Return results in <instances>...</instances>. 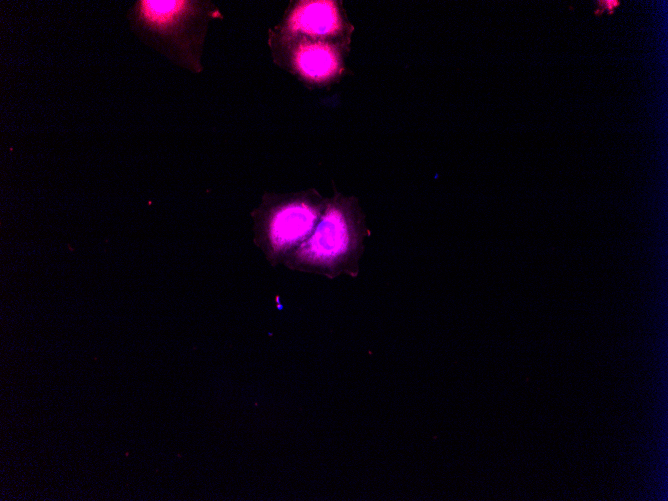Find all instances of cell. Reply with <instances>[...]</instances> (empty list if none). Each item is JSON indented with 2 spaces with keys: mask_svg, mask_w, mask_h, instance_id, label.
Segmentation results:
<instances>
[{
  "mask_svg": "<svg viewBox=\"0 0 668 501\" xmlns=\"http://www.w3.org/2000/svg\"><path fill=\"white\" fill-rule=\"evenodd\" d=\"M368 235L365 214L358 199L335 192L326 198L311 235L283 265L293 271L330 279L342 274L357 277Z\"/></svg>",
  "mask_w": 668,
  "mask_h": 501,
  "instance_id": "6da1fadb",
  "label": "cell"
},
{
  "mask_svg": "<svg viewBox=\"0 0 668 501\" xmlns=\"http://www.w3.org/2000/svg\"><path fill=\"white\" fill-rule=\"evenodd\" d=\"M326 204L316 189L265 192L251 211L253 242L272 267L284 263L312 233Z\"/></svg>",
  "mask_w": 668,
  "mask_h": 501,
  "instance_id": "7a4b0ae2",
  "label": "cell"
},
{
  "mask_svg": "<svg viewBox=\"0 0 668 501\" xmlns=\"http://www.w3.org/2000/svg\"><path fill=\"white\" fill-rule=\"evenodd\" d=\"M214 7L199 1H138L135 26L166 55L194 71L200 69V52Z\"/></svg>",
  "mask_w": 668,
  "mask_h": 501,
  "instance_id": "3957f363",
  "label": "cell"
},
{
  "mask_svg": "<svg viewBox=\"0 0 668 501\" xmlns=\"http://www.w3.org/2000/svg\"><path fill=\"white\" fill-rule=\"evenodd\" d=\"M274 62L309 87H326L344 74L350 44L286 37L269 31Z\"/></svg>",
  "mask_w": 668,
  "mask_h": 501,
  "instance_id": "277c9868",
  "label": "cell"
},
{
  "mask_svg": "<svg viewBox=\"0 0 668 501\" xmlns=\"http://www.w3.org/2000/svg\"><path fill=\"white\" fill-rule=\"evenodd\" d=\"M353 30L340 1L299 0L290 2L280 23L269 31L280 36L351 45Z\"/></svg>",
  "mask_w": 668,
  "mask_h": 501,
  "instance_id": "5b68a950",
  "label": "cell"
},
{
  "mask_svg": "<svg viewBox=\"0 0 668 501\" xmlns=\"http://www.w3.org/2000/svg\"><path fill=\"white\" fill-rule=\"evenodd\" d=\"M597 8L594 11L595 16H601L604 12L608 15H612L615 10L620 6V1L618 0H598L596 1Z\"/></svg>",
  "mask_w": 668,
  "mask_h": 501,
  "instance_id": "8992f818",
  "label": "cell"
}]
</instances>
